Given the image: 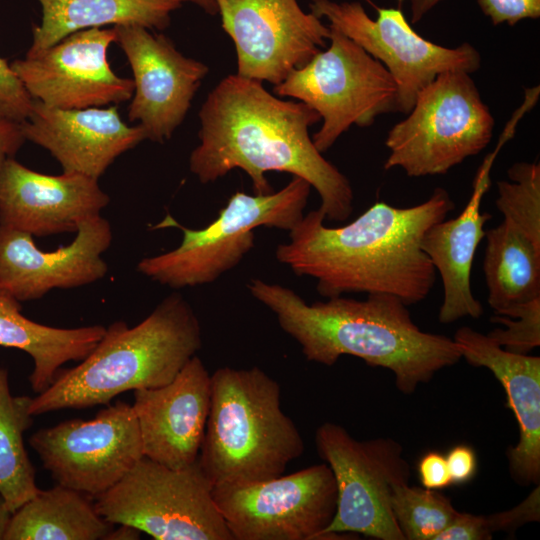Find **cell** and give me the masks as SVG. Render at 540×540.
Listing matches in <instances>:
<instances>
[{
  "label": "cell",
  "instance_id": "obj_41",
  "mask_svg": "<svg viewBox=\"0 0 540 540\" xmlns=\"http://www.w3.org/2000/svg\"><path fill=\"white\" fill-rule=\"evenodd\" d=\"M196 4L203 7L207 12H218L215 0H197Z\"/></svg>",
  "mask_w": 540,
  "mask_h": 540
},
{
  "label": "cell",
  "instance_id": "obj_9",
  "mask_svg": "<svg viewBox=\"0 0 540 540\" xmlns=\"http://www.w3.org/2000/svg\"><path fill=\"white\" fill-rule=\"evenodd\" d=\"M330 45L293 70L273 91L315 110L322 126L312 141L327 151L351 126L367 127L397 111L396 84L386 68L339 30L329 26Z\"/></svg>",
  "mask_w": 540,
  "mask_h": 540
},
{
  "label": "cell",
  "instance_id": "obj_13",
  "mask_svg": "<svg viewBox=\"0 0 540 540\" xmlns=\"http://www.w3.org/2000/svg\"><path fill=\"white\" fill-rule=\"evenodd\" d=\"M29 444L57 484L95 497L143 457L136 416L122 401L90 420L72 419L39 429Z\"/></svg>",
  "mask_w": 540,
  "mask_h": 540
},
{
  "label": "cell",
  "instance_id": "obj_39",
  "mask_svg": "<svg viewBox=\"0 0 540 540\" xmlns=\"http://www.w3.org/2000/svg\"><path fill=\"white\" fill-rule=\"evenodd\" d=\"M443 0H409L411 22H419L432 8Z\"/></svg>",
  "mask_w": 540,
  "mask_h": 540
},
{
  "label": "cell",
  "instance_id": "obj_11",
  "mask_svg": "<svg viewBox=\"0 0 540 540\" xmlns=\"http://www.w3.org/2000/svg\"><path fill=\"white\" fill-rule=\"evenodd\" d=\"M212 494L233 540H322L337 507L326 463L264 481L213 485Z\"/></svg>",
  "mask_w": 540,
  "mask_h": 540
},
{
  "label": "cell",
  "instance_id": "obj_26",
  "mask_svg": "<svg viewBox=\"0 0 540 540\" xmlns=\"http://www.w3.org/2000/svg\"><path fill=\"white\" fill-rule=\"evenodd\" d=\"M483 271L488 303L501 315L540 297V245L503 220L485 232Z\"/></svg>",
  "mask_w": 540,
  "mask_h": 540
},
{
  "label": "cell",
  "instance_id": "obj_17",
  "mask_svg": "<svg viewBox=\"0 0 540 540\" xmlns=\"http://www.w3.org/2000/svg\"><path fill=\"white\" fill-rule=\"evenodd\" d=\"M111 242L110 223L101 215L83 221L73 241L54 251L39 249L29 233L0 225V287L24 302L94 283L108 271L102 254Z\"/></svg>",
  "mask_w": 540,
  "mask_h": 540
},
{
  "label": "cell",
  "instance_id": "obj_34",
  "mask_svg": "<svg viewBox=\"0 0 540 540\" xmlns=\"http://www.w3.org/2000/svg\"><path fill=\"white\" fill-rule=\"evenodd\" d=\"M417 472L424 488L440 490L452 485L446 457L440 452L425 453L418 462Z\"/></svg>",
  "mask_w": 540,
  "mask_h": 540
},
{
  "label": "cell",
  "instance_id": "obj_30",
  "mask_svg": "<svg viewBox=\"0 0 540 540\" xmlns=\"http://www.w3.org/2000/svg\"><path fill=\"white\" fill-rule=\"evenodd\" d=\"M491 322L503 325L487 335L504 349L529 354L540 345V297L515 306L501 315L495 314Z\"/></svg>",
  "mask_w": 540,
  "mask_h": 540
},
{
  "label": "cell",
  "instance_id": "obj_16",
  "mask_svg": "<svg viewBox=\"0 0 540 540\" xmlns=\"http://www.w3.org/2000/svg\"><path fill=\"white\" fill-rule=\"evenodd\" d=\"M114 29L134 77L129 120L140 122L147 139L162 143L182 123L209 69L182 55L164 35L138 25Z\"/></svg>",
  "mask_w": 540,
  "mask_h": 540
},
{
  "label": "cell",
  "instance_id": "obj_40",
  "mask_svg": "<svg viewBox=\"0 0 540 540\" xmlns=\"http://www.w3.org/2000/svg\"><path fill=\"white\" fill-rule=\"evenodd\" d=\"M11 512L8 510L6 503L0 494V540L4 539V535L11 517Z\"/></svg>",
  "mask_w": 540,
  "mask_h": 540
},
{
  "label": "cell",
  "instance_id": "obj_24",
  "mask_svg": "<svg viewBox=\"0 0 540 540\" xmlns=\"http://www.w3.org/2000/svg\"><path fill=\"white\" fill-rule=\"evenodd\" d=\"M197 0H38L42 19L33 28V41L26 56H34L68 35L109 24L138 25L163 30L170 14L183 2Z\"/></svg>",
  "mask_w": 540,
  "mask_h": 540
},
{
  "label": "cell",
  "instance_id": "obj_8",
  "mask_svg": "<svg viewBox=\"0 0 540 540\" xmlns=\"http://www.w3.org/2000/svg\"><path fill=\"white\" fill-rule=\"evenodd\" d=\"M198 460L172 469L145 456L96 497L97 513L156 540H233Z\"/></svg>",
  "mask_w": 540,
  "mask_h": 540
},
{
  "label": "cell",
  "instance_id": "obj_14",
  "mask_svg": "<svg viewBox=\"0 0 540 540\" xmlns=\"http://www.w3.org/2000/svg\"><path fill=\"white\" fill-rule=\"evenodd\" d=\"M224 31L234 42L237 74L278 85L309 62L330 28L298 0H215Z\"/></svg>",
  "mask_w": 540,
  "mask_h": 540
},
{
  "label": "cell",
  "instance_id": "obj_38",
  "mask_svg": "<svg viewBox=\"0 0 540 540\" xmlns=\"http://www.w3.org/2000/svg\"><path fill=\"white\" fill-rule=\"evenodd\" d=\"M118 528H112L105 540H138L141 538V531L127 524H118Z\"/></svg>",
  "mask_w": 540,
  "mask_h": 540
},
{
  "label": "cell",
  "instance_id": "obj_7",
  "mask_svg": "<svg viewBox=\"0 0 540 540\" xmlns=\"http://www.w3.org/2000/svg\"><path fill=\"white\" fill-rule=\"evenodd\" d=\"M494 117L470 73L448 71L423 87L405 117L388 132L384 169L409 177L446 174L491 141Z\"/></svg>",
  "mask_w": 540,
  "mask_h": 540
},
{
  "label": "cell",
  "instance_id": "obj_5",
  "mask_svg": "<svg viewBox=\"0 0 540 540\" xmlns=\"http://www.w3.org/2000/svg\"><path fill=\"white\" fill-rule=\"evenodd\" d=\"M305 450L281 408L279 383L257 366L211 375V405L198 462L213 483H250L283 474Z\"/></svg>",
  "mask_w": 540,
  "mask_h": 540
},
{
  "label": "cell",
  "instance_id": "obj_22",
  "mask_svg": "<svg viewBox=\"0 0 540 540\" xmlns=\"http://www.w3.org/2000/svg\"><path fill=\"white\" fill-rule=\"evenodd\" d=\"M461 358L489 369L503 386L507 406L519 427V440L508 450L511 476L523 486L540 480V357L508 351L487 334L468 326L453 337Z\"/></svg>",
  "mask_w": 540,
  "mask_h": 540
},
{
  "label": "cell",
  "instance_id": "obj_28",
  "mask_svg": "<svg viewBox=\"0 0 540 540\" xmlns=\"http://www.w3.org/2000/svg\"><path fill=\"white\" fill-rule=\"evenodd\" d=\"M391 509L405 540H436L459 513L438 490L409 484L394 488Z\"/></svg>",
  "mask_w": 540,
  "mask_h": 540
},
{
  "label": "cell",
  "instance_id": "obj_1",
  "mask_svg": "<svg viewBox=\"0 0 540 540\" xmlns=\"http://www.w3.org/2000/svg\"><path fill=\"white\" fill-rule=\"evenodd\" d=\"M200 144L189 168L207 184L239 168L254 194L274 192L266 172H287L306 180L321 199L325 219L346 221L353 211L348 178L326 160L309 136L319 114L302 102L281 100L261 82L228 75L208 94L199 112Z\"/></svg>",
  "mask_w": 540,
  "mask_h": 540
},
{
  "label": "cell",
  "instance_id": "obj_10",
  "mask_svg": "<svg viewBox=\"0 0 540 540\" xmlns=\"http://www.w3.org/2000/svg\"><path fill=\"white\" fill-rule=\"evenodd\" d=\"M315 443L337 487L336 513L322 540L342 539L343 533L405 540L391 509L394 488L411 477L402 445L386 437L357 440L332 422L317 428Z\"/></svg>",
  "mask_w": 540,
  "mask_h": 540
},
{
  "label": "cell",
  "instance_id": "obj_29",
  "mask_svg": "<svg viewBox=\"0 0 540 540\" xmlns=\"http://www.w3.org/2000/svg\"><path fill=\"white\" fill-rule=\"evenodd\" d=\"M509 180L497 183L496 207L508 221L540 245V165L517 162L508 169Z\"/></svg>",
  "mask_w": 540,
  "mask_h": 540
},
{
  "label": "cell",
  "instance_id": "obj_4",
  "mask_svg": "<svg viewBox=\"0 0 540 540\" xmlns=\"http://www.w3.org/2000/svg\"><path fill=\"white\" fill-rule=\"evenodd\" d=\"M202 346L198 317L179 293L164 298L140 323L115 321L95 348L32 398L30 414L106 405L127 391L171 382Z\"/></svg>",
  "mask_w": 540,
  "mask_h": 540
},
{
  "label": "cell",
  "instance_id": "obj_27",
  "mask_svg": "<svg viewBox=\"0 0 540 540\" xmlns=\"http://www.w3.org/2000/svg\"><path fill=\"white\" fill-rule=\"evenodd\" d=\"M31 400L11 394L8 371L0 364V494L11 513L40 491L23 439L33 423Z\"/></svg>",
  "mask_w": 540,
  "mask_h": 540
},
{
  "label": "cell",
  "instance_id": "obj_32",
  "mask_svg": "<svg viewBox=\"0 0 540 540\" xmlns=\"http://www.w3.org/2000/svg\"><path fill=\"white\" fill-rule=\"evenodd\" d=\"M540 520V488L539 485L515 507L483 516L484 527L492 537L495 532L504 531L509 534L526 523Z\"/></svg>",
  "mask_w": 540,
  "mask_h": 540
},
{
  "label": "cell",
  "instance_id": "obj_37",
  "mask_svg": "<svg viewBox=\"0 0 540 540\" xmlns=\"http://www.w3.org/2000/svg\"><path fill=\"white\" fill-rule=\"evenodd\" d=\"M24 141L20 123L0 116V173L5 161L15 155Z\"/></svg>",
  "mask_w": 540,
  "mask_h": 540
},
{
  "label": "cell",
  "instance_id": "obj_21",
  "mask_svg": "<svg viewBox=\"0 0 540 540\" xmlns=\"http://www.w3.org/2000/svg\"><path fill=\"white\" fill-rule=\"evenodd\" d=\"M515 129L516 125L508 122L497 147L483 160L462 212L455 218L433 224L422 237L421 248L439 272L443 284L444 296L438 315L441 323H452L464 317L478 319L483 314V306L474 297L470 281L476 249L485 237L484 225L492 218L490 213L481 212L480 207L491 186L492 165Z\"/></svg>",
  "mask_w": 540,
  "mask_h": 540
},
{
  "label": "cell",
  "instance_id": "obj_35",
  "mask_svg": "<svg viewBox=\"0 0 540 540\" xmlns=\"http://www.w3.org/2000/svg\"><path fill=\"white\" fill-rule=\"evenodd\" d=\"M445 457L452 485H462L474 478L478 461L472 447L466 444L455 445Z\"/></svg>",
  "mask_w": 540,
  "mask_h": 540
},
{
  "label": "cell",
  "instance_id": "obj_6",
  "mask_svg": "<svg viewBox=\"0 0 540 540\" xmlns=\"http://www.w3.org/2000/svg\"><path fill=\"white\" fill-rule=\"evenodd\" d=\"M311 185L301 177L266 195L234 193L215 220L201 229L181 225L171 215L152 229L175 227L183 236L175 249L143 258L137 271L173 289L209 284L235 268L254 247V230L290 231L304 216Z\"/></svg>",
  "mask_w": 540,
  "mask_h": 540
},
{
  "label": "cell",
  "instance_id": "obj_12",
  "mask_svg": "<svg viewBox=\"0 0 540 540\" xmlns=\"http://www.w3.org/2000/svg\"><path fill=\"white\" fill-rule=\"evenodd\" d=\"M311 12L378 60L397 88V111L407 114L419 91L448 71L473 73L479 51L469 43L449 48L433 43L410 26L401 9L378 8L372 19L359 2L312 0Z\"/></svg>",
  "mask_w": 540,
  "mask_h": 540
},
{
  "label": "cell",
  "instance_id": "obj_3",
  "mask_svg": "<svg viewBox=\"0 0 540 540\" xmlns=\"http://www.w3.org/2000/svg\"><path fill=\"white\" fill-rule=\"evenodd\" d=\"M247 288L275 314L308 361L332 366L342 355L358 357L390 370L406 395L461 359L453 339L422 331L407 305L393 295L337 296L308 304L292 289L259 278L250 279Z\"/></svg>",
  "mask_w": 540,
  "mask_h": 540
},
{
  "label": "cell",
  "instance_id": "obj_18",
  "mask_svg": "<svg viewBox=\"0 0 540 540\" xmlns=\"http://www.w3.org/2000/svg\"><path fill=\"white\" fill-rule=\"evenodd\" d=\"M143 456L172 469L199 457L211 405V375L193 356L168 384L134 390Z\"/></svg>",
  "mask_w": 540,
  "mask_h": 540
},
{
  "label": "cell",
  "instance_id": "obj_20",
  "mask_svg": "<svg viewBox=\"0 0 540 540\" xmlns=\"http://www.w3.org/2000/svg\"><path fill=\"white\" fill-rule=\"evenodd\" d=\"M20 128L25 140L48 150L63 172L97 180L118 156L147 139L141 125L122 121L116 106L60 109L36 99Z\"/></svg>",
  "mask_w": 540,
  "mask_h": 540
},
{
  "label": "cell",
  "instance_id": "obj_15",
  "mask_svg": "<svg viewBox=\"0 0 540 540\" xmlns=\"http://www.w3.org/2000/svg\"><path fill=\"white\" fill-rule=\"evenodd\" d=\"M114 27L74 32L40 53L18 59L11 68L33 99L60 109H84L132 98L134 82L116 75L107 50Z\"/></svg>",
  "mask_w": 540,
  "mask_h": 540
},
{
  "label": "cell",
  "instance_id": "obj_31",
  "mask_svg": "<svg viewBox=\"0 0 540 540\" xmlns=\"http://www.w3.org/2000/svg\"><path fill=\"white\" fill-rule=\"evenodd\" d=\"M32 103L11 66L0 57V116L21 123L28 118Z\"/></svg>",
  "mask_w": 540,
  "mask_h": 540
},
{
  "label": "cell",
  "instance_id": "obj_19",
  "mask_svg": "<svg viewBox=\"0 0 540 540\" xmlns=\"http://www.w3.org/2000/svg\"><path fill=\"white\" fill-rule=\"evenodd\" d=\"M109 201L98 180L83 174L47 175L13 157L0 173V225L32 236L76 232L83 221L100 215Z\"/></svg>",
  "mask_w": 540,
  "mask_h": 540
},
{
  "label": "cell",
  "instance_id": "obj_25",
  "mask_svg": "<svg viewBox=\"0 0 540 540\" xmlns=\"http://www.w3.org/2000/svg\"><path fill=\"white\" fill-rule=\"evenodd\" d=\"M113 527L87 495L57 484L11 514L3 540H105Z\"/></svg>",
  "mask_w": 540,
  "mask_h": 540
},
{
  "label": "cell",
  "instance_id": "obj_36",
  "mask_svg": "<svg viewBox=\"0 0 540 540\" xmlns=\"http://www.w3.org/2000/svg\"><path fill=\"white\" fill-rule=\"evenodd\" d=\"M482 515L459 512L452 523L444 529L436 540H489Z\"/></svg>",
  "mask_w": 540,
  "mask_h": 540
},
{
  "label": "cell",
  "instance_id": "obj_23",
  "mask_svg": "<svg viewBox=\"0 0 540 540\" xmlns=\"http://www.w3.org/2000/svg\"><path fill=\"white\" fill-rule=\"evenodd\" d=\"M105 330L102 325L59 328L34 322L22 314L21 302L0 287V346L21 350L32 358L29 382L36 394L53 383L65 363L83 360Z\"/></svg>",
  "mask_w": 540,
  "mask_h": 540
},
{
  "label": "cell",
  "instance_id": "obj_2",
  "mask_svg": "<svg viewBox=\"0 0 540 540\" xmlns=\"http://www.w3.org/2000/svg\"><path fill=\"white\" fill-rule=\"evenodd\" d=\"M455 204L447 190L434 189L424 202L399 208L376 202L355 220L328 227L317 209L305 214L279 244L275 257L296 275L316 280L318 293L388 294L407 306L432 290L436 270L421 248L425 231Z\"/></svg>",
  "mask_w": 540,
  "mask_h": 540
},
{
  "label": "cell",
  "instance_id": "obj_33",
  "mask_svg": "<svg viewBox=\"0 0 540 540\" xmlns=\"http://www.w3.org/2000/svg\"><path fill=\"white\" fill-rule=\"evenodd\" d=\"M481 11L494 25H514L540 16V0H477Z\"/></svg>",
  "mask_w": 540,
  "mask_h": 540
}]
</instances>
